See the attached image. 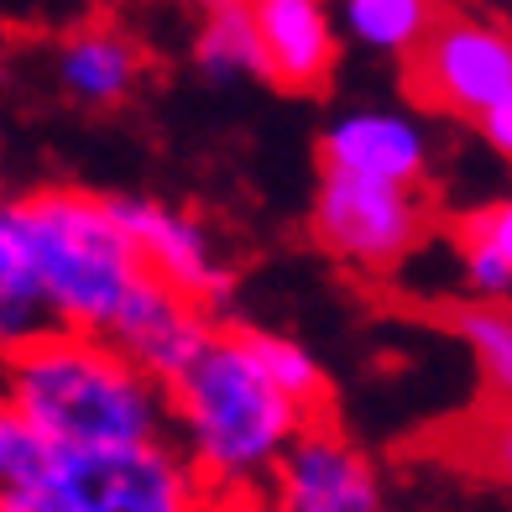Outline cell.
Returning <instances> with one entry per match:
<instances>
[{"instance_id": "6da1fadb", "label": "cell", "mask_w": 512, "mask_h": 512, "mask_svg": "<svg viewBox=\"0 0 512 512\" xmlns=\"http://www.w3.org/2000/svg\"><path fill=\"white\" fill-rule=\"evenodd\" d=\"M162 392L168 424L183 434V460L194 465L204 492L267 486L288 445L319 418L256 366L246 330H215Z\"/></svg>"}, {"instance_id": "7a4b0ae2", "label": "cell", "mask_w": 512, "mask_h": 512, "mask_svg": "<svg viewBox=\"0 0 512 512\" xmlns=\"http://www.w3.org/2000/svg\"><path fill=\"white\" fill-rule=\"evenodd\" d=\"M6 366V403L58 450H121L168 434V392L110 340L53 330Z\"/></svg>"}, {"instance_id": "3957f363", "label": "cell", "mask_w": 512, "mask_h": 512, "mask_svg": "<svg viewBox=\"0 0 512 512\" xmlns=\"http://www.w3.org/2000/svg\"><path fill=\"white\" fill-rule=\"evenodd\" d=\"M16 215L53 324L105 340L115 314L147 277L142 256L110 215V199L53 183V189L21 194Z\"/></svg>"}, {"instance_id": "277c9868", "label": "cell", "mask_w": 512, "mask_h": 512, "mask_svg": "<svg viewBox=\"0 0 512 512\" xmlns=\"http://www.w3.org/2000/svg\"><path fill=\"white\" fill-rule=\"evenodd\" d=\"M408 89L418 105L460 121L512 105V37L486 16H439L434 32L408 53Z\"/></svg>"}, {"instance_id": "5b68a950", "label": "cell", "mask_w": 512, "mask_h": 512, "mask_svg": "<svg viewBox=\"0 0 512 512\" xmlns=\"http://www.w3.org/2000/svg\"><path fill=\"white\" fill-rule=\"evenodd\" d=\"M314 236L356 272H392L424 246L429 209L418 189H387V183L324 173L314 189Z\"/></svg>"}, {"instance_id": "8992f818", "label": "cell", "mask_w": 512, "mask_h": 512, "mask_svg": "<svg viewBox=\"0 0 512 512\" xmlns=\"http://www.w3.org/2000/svg\"><path fill=\"white\" fill-rule=\"evenodd\" d=\"M105 199L115 225L126 230V241L142 256V267L157 283H168L183 304H194L209 319L236 304V267L225 262V251L215 246L199 215L147 194H105Z\"/></svg>"}, {"instance_id": "52a82bcc", "label": "cell", "mask_w": 512, "mask_h": 512, "mask_svg": "<svg viewBox=\"0 0 512 512\" xmlns=\"http://www.w3.org/2000/svg\"><path fill=\"white\" fill-rule=\"evenodd\" d=\"M58 476L100 512H209V492L168 439L121 450H58Z\"/></svg>"}, {"instance_id": "ba28073f", "label": "cell", "mask_w": 512, "mask_h": 512, "mask_svg": "<svg viewBox=\"0 0 512 512\" xmlns=\"http://www.w3.org/2000/svg\"><path fill=\"white\" fill-rule=\"evenodd\" d=\"M272 512H387L382 471L335 424H314L272 471Z\"/></svg>"}, {"instance_id": "9c48e42d", "label": "cell", "mask_w": 512, "mask_h": 512, "mask_svg": "<svg viewBox=\"0 0 512 512\" xmlns=\"http://www.w3.org/2000/svg\"><path fill=\"white\" fill-rule=\"evenodd\" d=\"M429 157L434 147H429L424 121L403 110H351L319 142L324 173L387 183V189H418L429 178Z\"/></svg>"}, {"instance_id": "30bf717a", "label": "cell", "mask_w": 512, "mask_h": 512, "mask_svg": "<svg viewBox=\"0 0 512 512\" xmlns=\"http://www.w3.org/2000/svg\"><path fill=\"white\" fill-rule=\"evenodd\" d=\"M209 335H215V319L199 314L194 304H183L168 283H157L147 272L142 283H136V293L126 298V309L115 314L105 340L131 366H142L157 387H168L178 371L204 351Z\"/></svg>"}, {"instance_id": "8fae6325", "label": "cell", "mask_w": 512, "mask_h": 512, "mask_svg": "<svg viewBox=\"0 0 512 512\" xmlns=\"http://www.w3.org/2000/svg\"><path fill=\"white\" fill-rule=\"evenodd\" d=\"M256 48H262V79L314 95L335 79L340 32L330 16V0H246Z\"/></svg>"}, {"instance_id": "7c38bea8", "label": "cell", "mask_w": 512, "mask_h": 512, "mask_svg": "<svg viewBox=\"0 0 512 512\" xmlns=\"http://www.w3.org/2000/svg\"><path fill=\"white\" fill-rule=\"evenodd\" d=\"M58 84L79 105H121L142 84V48L115 27H84L58 48Z\"/></svg>"}, {"instance_id": "4fadbf2b", "label": "cell", "mask_w": 512, "mask_h": 512, "mask_svg": "<svg viewBox=\"0 0 512 512\" xmlns=\"http://www.w3.org/2000/svg\"><path fill=\"white\" fill-rule=\"evenodd\" d=\"M58 324L42 304V283L32 267L27 236H21L16 199H0V361L27 351L32 340L53 335Z\"/></svg>"}, {"instance_id": "5bb4252c", "label": "cell", "mask_w": 512, "mask_h": 512, "mask_svg": "<svg viewBox=\"0 0 512 512\" xmlns=\"http://www.w3.org/2000/svg\"><path fill=\"white\" fill-rule=\"evenodd\" d=\"M335 32L382 58H408L445 16L439 0H330Z\"/></svg>"}, {"instance_id": "9a60e30c", "label": "cell", "mask_w": 512, "mask_h": 512, "mask_svg": "<svg viewBox=\"0 0 512 512\" xmlns=\"http://www.w3.org/2000/svg\"><path fill=\"white\" fill-rule=\"evenodd\" d=\"M455 246H460V277L471 298L476 304H502L512 293V204L492 199V204H476L471 215H460Z\"/></svg>"}, {"instance_id": "2e32d148", "label": "cell", "mask_w": 512, "mask_h": 512, "mask_svg": "<svg viewBox=\"0 0 512 512\" xmlns=\"http://www.w3.org/2000/svg\"><path fill=\"white\" fill-rule=\"evenodd\" d=\"M194 63L215 84L262 79V48H256V27H251L246 0H209L199 37H194Z\"/></svg>"}, {"instance_id": "e0dca14e", "label": "cell", "mask_w": 512, "mask_h": 512, "mask_svg": "<svg viewBox=\"0 0 512 512\" xmlns=\"http://www.w3.org/2000/svg\"><path fill=\"white\" fill-rule=\"evenodd\" d=\"M246 345H251L256 366H262L293 403H304L309 413L324 408V398H330V382H324V366L314 361L309 345H298L293 335H277V330H246Z\"/></svg>"}, {"instance_id": "ac0fdd59", "label": "cell", "mask_w": 512, "mask_h": 512, "mask_svg": "<svg viewBox=\"0 0 512 512\" xmlns=\"http://www.w3.org/2000/svg\"><path fill=\"white\" fill-rule=\"evenodd\" d=\"M58 465V445H48L27 418H21L6 392H0V492H27L42 486Z\"/></svg>"}, {"instance_id": "d6986e66", "label": "cell", "mask_w": 512, "mask_h": 512, "mask_svg": "<svg viewBox=\"0 0 512 512\" xmlns=\"http://www.w3.org/2000/svg\"><path fill=\"white\" fill-rule=\"evenodd\" d=\"M455 330L465 340V351L476 356L481 377L492 392H507L512 387V319L502 304H471L455 314Z\"/></svg>"}, {"instance_id": "ffe728a7", "label": "cell", "mask_w": 512, "mask_h": 512, "mask_svg": "<svg viewBox=\"0 0 512 512\" xmlns=\"http://www.w3.org/2000/svg\"><path fill=\"white\" fill-rule=\"evenodd\" d=\"M0 512H100V507L89 502L84 492H74V486L58 476V465H53V476L42 486H27V492H0Z\"/></svg>"}, {"instance_id": "44dd1931", "label": "cell", "mask_w": 512, "mask_h": 512, "mask_svg": "<svg viewBox=\"0 0 512 512\" xmlns=\"http://www.w3.org/2000/svg\"><path fill=\"white\" fill-rule=\"evenodd\" d=\"M476 126H481V136H486V147H497L502 157L512 152V105H497V110H486Z\"/></svg>"}, {"instance_id": "7402d4cb", "label": "cell", "mask_w": 512, "mask_h": 512, "mask_svg": "<svg viewBox=\"0 0 512 512\" xmlns=\"http://www.w3.org/2000/svg\"><path fill=\"white\" fill-rule=\"evenodd\" d=\"M476 6H486V11H502V6H507V0H476Z\"/></svg>"}]
</instances>
